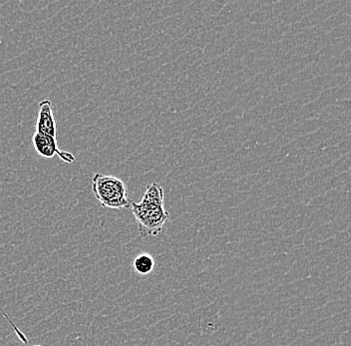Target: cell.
<instances>
[{"mask_svg":"<svg viewBox=\"0 0 351 346\" xmlns=\"http://www.w3.org/2000/svg\"><path fill=\"white\" fill-rule=\"evenodd\" d=\"M130 208L142 238L159 235L170 218V214L165 208L163 188L157 183L148 185L142 201L140 203L131 201Z\"/></svg>","mask_w":351,"mask_h":346,"instance_id":"6da1fadb","label":"cell"},{"mask_svg":"<svg viewBox=\"0 0 351 346\" xmlns=\"http://www.w3.org/2000/svg\"><path fill=\"white\" fill-rule=\"evenodd\" d=\"M92 190L104 208L114 210L130 208L132 201L128 197L126 184L117 177L97 173L92 178Z\"/></svg>","mask_w":351,"mask_h":346,"instance_id":"7a4b0ae2","label":"cell"},{"mask_svg":"<svg viewBox=\"0 0 351 346\" xmlns=\"http://www.w3.org/2000/svg\"><path fill=\"white\" fill-rule=\"evenodd\" d=\"M32 144L37 154L46 159H52L58 156L63 162L67 164H73L75 162V157L73 154L65 151L60 150L57 139L50 137L43 133L36 132L32 136Z\"/></svg>","mask_w":351,"mask_h":346,"instance_id":"3957f363","label":"cell"},{"mask_svg":"<svg viewBox=\"0 0 351 346\" xmlns=\"http://www.w3.org/2000/svg\"><path fill=\"white\" fill-rule=\"evenodd\" d=\"M35 131L57 139V125L51 101L43 100L39 103Z\"/></svg>","mask_w":351,"mask_h":346,"instance_id":"277c9868","label":"cell"},{"mask_svg":"<svg viewBox=\"0 0 351 346\" xmlns=\"http://www.w3.org/2000/svg\"><path fill=\"white\" fill-rule=\"evenodd\" d=\"M155 260L150 254L142 253L136 256L133 260V269L137 275L146 277L151 275L155 269Z\"/></svg>","mask_w":351,"mask_h":346,"instance_id":"5b68a950","label":"cell"},{"mask_svg":"<svg viewBox=\"0 0 351 346\" xmlns=\"http://www.w3.org/2000/svg\"><path fill=\"white\" fill-rule=\"evenodd\" d=\"M0 312H2V314H3V317H5L6 319H8V323L12 325L13 330H14L15 334H16L17 337H19V341H21L23 345H26V343H28V338L25 336V334H23V332H21V330H19V328H17V326L15 325V323H13L12 321L10 319V317H8V314H6V312H4L3 308L0 306Z\"/></svg>","mask_w":351,"mask_h":346,"instance_id":"8992f818","label":"cell"},{"mask_svg":"<svg viewBox=\"0 0 351 346\" xmlns=\"http://www.w3.org/2000/svg\"><path fill=\"white\" fill-rule=\"evenodd\" d=\"M32 346H43V345H32Z\"/></svg>","mask_w":351,"mask_h":346,"instance_id":"52a82bcc","label":"cell"}]
</instances>
